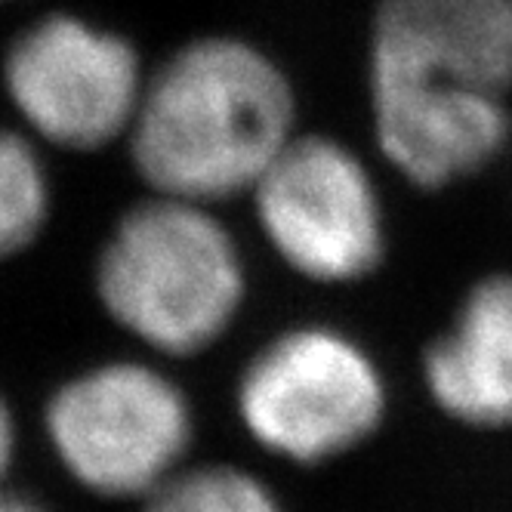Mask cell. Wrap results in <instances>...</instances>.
<instances>
[{"mask_svg":"<svg viewBox=\"0 0 512 512\" xmlns=\"http://www.w3.org/2000/svg\"><path fill=\"white\" fill-rule=\"evenodd\" d=\"M371 99H509L512 0H380Z\"/></svg>","mask_w":512,"mask_h":512,"instance_id":"52a82bcc","label":"cell"},{"mask_svg":"<svg viewBox=\"0 0 512 512\" xmlns=\"http://www.w3.org/2000/svg\"><path fill=\"white\" fill-rule=\"evenodd\" d=\"M4 90L31 139L62 152H99L127 139L145 75L118 31L53 13L13 41Z\"/></svg>","mask_w":512,"mask_h":512,"instance_id":"8992f818","label":"cell"},{"mask_svg":"<svg viewBox=\"0 0 512 512\" xmlns=\"http://www.w3.org/2000/svg\"><path fill=\"white\" fill-rule=\"evenodd\" d=\"M139 512H290L281 494L238 463H186L139 503Z\"/></svg>","mask_w":512,"mask_h":512,"instance_id":"30bf717a","label":"cell"},{"mask_svg":"<svg viewBox=\"0 0 512 512\" xmlns=\"http://www.w3.org/2000/svg\"><path fill=\"white\" fill-rule=\"evenodd\" d=\"M509 155H512V142H509Z\"/></svg>","mask_w":512,"mask_h":512,"instance_id":"4fadbf2b","label":"cell"},{"mask_svg":"<svg viewBox=\"0 0 512 512\" xmlns=\"http://www.w3.org/2000/svg\"><path fill=\"white\" fill-rule=\"evenodd\" d=\"M93 294L142 352L179 361L226 340L247 306L250 269L213 204L149 192L102 238Z\"/></svg>","mask_w":512,"mask_h":512,"instance_id":"7a4b0ae2","label":"cell"},{"mask_svg":"<svg viewBox=\"0 0 512 512\" xmlns=\"http://www.w3.org/2000/svg\"><path fill=\"white\" fill-rule=\"evenodd\" d=\"M53 216V182L31 136L0 130V266L38 244Z\"/></svg>","mask_w":512,"mask_h":512,"instance_id":"9c48e42d","label":"cell"},{"mask_svg":"<svg viewBox=\"0 0 512 512\" xmlns=\"http://www.w3.org/2000/svg\"><path fill=\"white\" fill-rule=\"evenodd\" d=\"M59 469L102 500L142 503L189 460L198 414L161 358L118 355L68 374L44 401Z\"/></svg>","mask_w":512,"mask_h":512,"instance_id":"277c9868","label":"cell"},{"mask_svg":"<svg viewBox=\"0 0 512 512\" xmlns=\"http://www.w3.org/2000/svg\"><path fill=\"white\" fill-rule=\"evenodd\" d=\"M253 223L278 263L318 287H355L389 256L383 189L355 149L297 133L247 192Z\"/></svg>","mask_w":512,"mask_h":512,"instance_id":"5b68a950","label":"cell"},{"mask_svg":"<svg viewBox=\"0 0 512 512\" xmlns=\"http://www.w3.org/2000/svg\"><path fill=\"white\" fill-rule=\"evenodd\" d=\"M0 512H53L38 494H28L19 488H0Z\"/></svg>","mask_w":512,"mask_h":512,"instance_id":"7c38bea8","label":"cell"},{"mask_svg":"<svg viewBox=\"0 0 512 512\" xmlns=\"http://www.w3.org/2000/svg\"><path fill=\"white\" fill-rule=\"evenodd\" d=\"M232 401L263 454L318 469L374 442L389 420L392 389L361 337L331 321H300L247 355Z\"/></svg>","mask_w":512,"mask_h":512,"instance_id":"3957f363","label":"cell"},{"mask_svg":"<svg viewBox=\"0 0 512 512\" xmlns=\"http://www.w3.org/2000/svg\"><path fill=\"white\" fill-rule=\"evenodd\" d=\"M297 136L284 71L241 38H198L145 78L127 149L152 195L226 204Z\"/></svg>","mask_w":512,"mask_h":512,"instance_id":"6da1fadb","label":"cell"},{"mask_svg":"<svg viewBox=\"0 0 512 512\" xmlns=\"http://www.w3.org/2000/svg\"><path fill=\"white\" fill-rule=\"evenodd\" d=\"M16 454H19V423H16V411L10 405V398L0 389V488L10 479Z\"/></svg>","mask_w":512,"mask_h":512,"instance_id":"8fae6325","label":"cell"},{"mask_svg":"<svg viewBox=\"0 0 512 512\" xmlns=\"http://www.w3.org/2000/svg\"><path fill=\"white\" fill-rule=\"evenodd\" d=\"M429 405L469 432H512V269L475 278L420 355Z\"/></svg>","mask_w":512,"mask_h":512,"instance_id":"ba28073f","label":"cell"}]
</instances>
